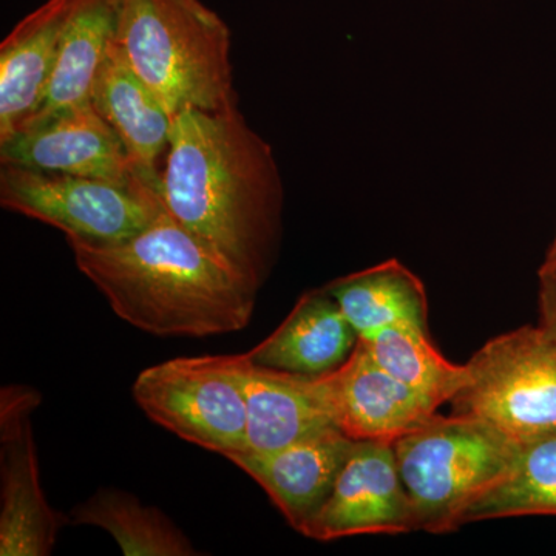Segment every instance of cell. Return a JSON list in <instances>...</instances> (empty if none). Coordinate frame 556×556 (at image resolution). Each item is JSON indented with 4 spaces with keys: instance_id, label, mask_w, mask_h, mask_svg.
I'll return each mask as SVG.
<instances>
[{
    "instance_id": "obj_17",
    "label": "cell",
    "mask_w": 556,
    "mask_h": 556,
    "mask_svg": "<svg viewBox=\"0 0 556 556\" xmlns=\"http://www.w3.org/2000/svg\"><path fill=\"white\" fill-rule=\"evenodd\" d=\"M119 9L121 0H76L49 89L38 112L21 129L89 104L98 70L115 39Z\"/></svg>"
},
{
    "instance_id": "obj_5",
    "label": "cell",
    "mask_w": 556,
    "mask_h": 556,
    "mask_svg": "<svg viewBox=\"0 0 556 556\" xmlns=\"http://www.w3.org/2000/svg\"><path fill=\"white\" fill-rule=\"evenodd\" d=\"M0 204L94 247L134 239L164 211L159 192L141 181L121 185L9 164L0 170Z\"/></svg>"
},
{
    "instance_id": "obj_10",
    "label": "cell",
    "mask_w": 556,
    "mask_h": 556,
    "mask_svg": "<svg viewBox=\"0 0 556 556\" xmlns=\"http://www.w3.org/2000/svg\"><path fill=\"white\" fill-rule=\"evenodd\" d=\"M0 164L121 185L139 181L118 134L91 102L11 135L0 142Z\"/></svg>"
},
{
    "instance_id": "obj_11",
    "label": "cell",
    "mask_w": 556,
    "mask_h": 556,
    "mask_svg": "<svg viewBox=\"0 0 556 556\" xmlns=\"http://www.w3.org/2000/svg\"><path fill=\"white\" fill-rule=\"evenodd\" d=\"M336 427L354 441H391L437 415V405L380 367L364 340L328 375L318 376Z\"/></svg>"
},
{
    "instance_id": "obj_6",
    "label": "cell",
    "mask_w": 556,
    "mask_h": 556,
    "mask_svg": "<svg viewBox=\"0 0 556 556\" xmlns=\"http://www.w3.org/2000/svg\"><path fill=\"white\" fill-rule=\"evenodd\" d=\"M455 415L478 417L525 441L556 428V342L538 327L489 340L467 362Z\"/></svg>"
},
{
    "instance_id": "obj_16",
    "label": "cell",
    "mask_w": 556,
    "mask_h": 556,
    "mask_svg": "<svg viewBox=\"0 0 556 556\" xmlns=\"http://www.w3.org/2000/svg\"><path fill=\"white\" fill-rule=\"evenodd\" d=\"M357 342L356 329L324 288L303 295L287 320L247 356L258 367L321 376L345 364Z\"/></svg>"
},
{
    "instance_id": "obj_14",
    "label": "cell",
    "mask_w": 556,
    "mask_h": 556,
    "mask_svg": "<svg viewBox=\"0 0 556 556\" xmlns=\"http://www.w3.org/2000/svg\"><path fill=\"white\" fill-rule=\"evenodd\" d=\"M239 369L247 399V452H276L338 428L318 376L258 367L247 353L239 354Z\"/></svg>"
},
{
    "instance_id": "obj_21",
    "label": "cell",
    "mask_w": 556,
    "mask_h": 556,
    "mask_svg": "<svg viewBox=\"0 0 556 556\" xmlns=\"http://www.w3.org/2000/svg\"><path fill=\"white\" fill-rule=\"evenodd\" d=\"M364 342L380 367L438 408L452 402L467 386V364H452L442 356L431 342L428 328L390 327Z\"/></svg>"
},
{
    "instance_id": "obj_22",
    "label": "cell",
    "mask_w": 556,
    "mask_h": 556,
    "mask_svg": "<svg viewBox=\"0 0 556 556\" xmlns=\"http://www.w3.org/2000/svg\"><path fill=\"white\" fill-rule=\"evenodd\" d=\"M538 278H540V291H538L540 327L556 342V266L541 265Z\"/></svg>"
},
{
    "instance_id": "obj_1",
    "label": "cell",
    "mask_w": 556,
    "mask_h": 556,
    "mask_svg": "<svg viewBox=\"0 0 556 556\" xmlns=\"http://www.w3.org/2000/svg\"><path fill=\"white\" fill-rule=\"evenodd\" d=\"M159 193L182 229L258 291L280 243L283 185L273 149L237 104L172 118Z\"/></svg>"
},
{
    "instance_id": "obj_8",
    "label": "cell",
    "mask_w": 556,
    "mask_h": 556,
    "mask_svg": "<svg viewBox=\"0 0 556 556\" xmlns=\"http://www.w3.org/2000/svg\"><path fill=\"white\" fill-rule=\"evenodd\" d=\"M39 394L27 387L3 388L0 396V555L46 556L56 544L62 521L40 485L31 415Z\"/></svg>"
},
{
    "instance_id": "obj_23",
    "label": "cell",
    "mask_w": 556,
    "mask_h": 556,
    "mask_svg": "<svg viewBox=\"0 0 556 556\" xmlns=\"http://www.w3.org/2000/svg\"><path fill=\"white\" fill-rule=\"evenodd\" d=\"M544 266H556V230L554 240H552L551 247L547 249L546 258L543 262Z\"/></svg>"
},
{
    "instance_id": "obj_2",
    "label": "cell",
    "mask_w": 556,
    "mask_h": 556,
    "mask_svg": "<svg viewBox=\"0 0 556 556\" xmlns=\"http://www.w3.org/2000/svg\"><path fill=\"white\" fill-rule=\"evenodd\" d=\"M76 266L110 308L160 338H207L247 328L257 289L215 257L166 208L134 239L94 247L67 239Z\"/></svg>"
},
{
    "instance_id": "obj_18",
    "label": "cell",
    "mask_w": 556,
    "mask_h": 556,
    "mask_svg": "<svg viewBox=\"0 0 556 556\" xmlns=\"http://www.w3.org/2000/svg\"><path fill=\"white\" fill-rule=\"evenodd\" d=\"M325 289L339 303L358 339L402 325L428 328L426 287L397 260L339 278Z\"/></svg>"
},
{
    "instance_id": "obj_12",
    "label": "cell",
    "mask_w": 556,
    "mask_h": 556,
    "mask_svg": "<svg viewBox=\"0 0 556 556\" xmlns=\"http://www.w3.org/2000/svg\"><path fill=\"white\" fill-rule=\"evenodd\" d=\"M354 444L331 428L276 452L232 453L226 459L255 479L289 525L303 533L327 503Z\"/></svg>"
},
{
    "instance_id": "obj_19",
    "label": "cell",
    "mask_w": 556,
    "mask_h": 556,
    "mask_svg": "<svg viewBox=\"0 0 556 556\" xmlns=\"http://www.w3.org/2000/svg\"><path fill=\"white\" fill-rule=\"evenodd\" d=\"M526 515H556V428L519 441L507 473L468 506L463 526Z\"/></svg>"
},
{
    "instance_id": "obj_3",
    "label": "cell",
    "mask_w": 556,
    "mask_h": 556,
    "mask_svg": "<svg viewBox=\"0 0 556 556\" xmlns=\"http://www.w3.org/2000/svg\"><path fill=\"white\" fill-rule=\"evenodd\" d=\"M115 40L172 118L237 104L228 24L201 0H121Z\"/></svg>"
},
{
    "instance_id": "obj_9",
    "label": "cell",
    "mask_w": 556,
    "mask_h": 556,
    "mask_svg": "<svg viewBox=\"0 0 556 556\" xmlns=\"http://www.w3.org/2000/svg\"><path fill=\"white\" fill-rule=\"evenodd\" d=\"M417 530L391 441H356L325 506L302 535L317 541Z\"/></svg>"
},
{
    "instance_id": "obj_15",
    "label": "cell",
    "mask_w": 556,
    "mask_h": 556,
    "mask_svg": "<svg viewBox=\"0 0 556 556\" xmlns=\"http://www.w3.org/2000/svg\"><path fill=\"white\" fill-rule=\"evenodd\" d=\"M76 0H46L0 43V142L42 104Z\"/></svg>"
},
{
    "instance_id": "obj_4",
    "label": "cell",
    "mask_w": 556,
    "mask_h": 556,
    "mask_svg": "<svg viewBox=\"0 0 556 556\" xmlns=\"http://www.w3.org/2000/svg\"><path fill=\"white\" fill-rule=\"evenodd\" d=\"M417 530L452 532L464 511L507 473L519 441L478 417L433 415L393 441Z\"/></svg>"
},
{
    "instance_id": "obj_7",
    "label": "cell",
    "mask_w": 556,
    "mask_h": 556,
    "mask_svg": "<svg viewBox=\"0 0 556 556\" xmlns=\"http://www.w3.org/2000/svg\"><path fill=\"white\" fill-rule=\"evenodd\" d=\"M153 422L223 456L248 450L239 354L178 357L139 372L131 388Z\"/></svg>"
},
{
    "instance_id": "obj_13",
    "label": "cell",
    "mask_w": 556,
    "mask_h": 556,
    "mask_svg": "<svg viewBox=\"0 0 556 556\" xmlns=\"http://www.w3.org/2000/svg\"><path fill=\"white\" fill-rule=\"evenodd\" d=\"M90 102L118 134L139 181L159 192L160 161L169 146L172 116L115 39L98 70Z\"/></svg>"
},
{
    "instance_id": "obj_20",
    "label": "cell",
    "mask_w": 556,
    "mask_h": 556,
    "mask_svg": "<svg viewBox=\"0 0 556 556\" xmlns=\"http://www.w3.org/2000/svg\"><path fill=\"white\" fill-rule=\"evenodd\" d=\"M75 525L104 529L126 556H189L188 536L159 508L119 490H101L72 511Z\"/></svg>"
}]
</instances>
